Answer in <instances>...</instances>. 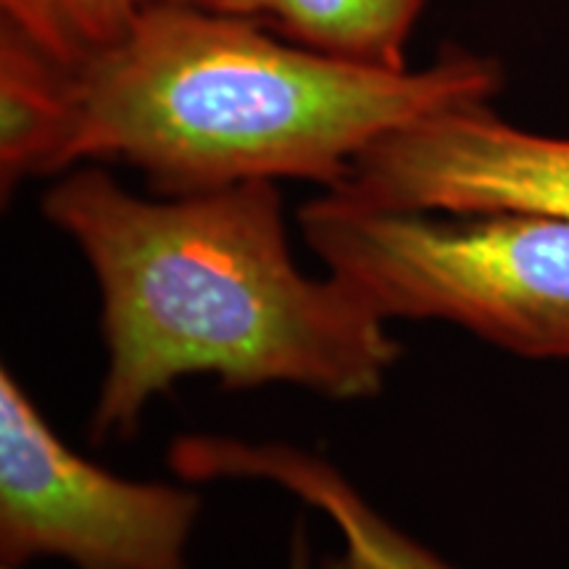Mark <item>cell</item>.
Instances as JSON below:
<instances>
[{
    "label": "cell",
    "instance_id": "1",
    "mask_svg": "<svg viewBox=\"0 0 569 569\" xmlns=\"http://www.w3.org/2000/svg\"><path fill=\"white\" fill-rule=\"evenodd\" d=\"M42 213L80 246L101 290L109 367L92 440L132 436L148 401L188 375L351 401L386 386L401 356L388 319L351 288L298 269L274 182L140 198L77 169Z\"/></svg>",
    "mask_w": 569,
    "mask_h": 569
},
{
    "label": "cell",
    "instance_id": "2",
    "mask_svg": "<svg viewBox=\"0 0 569 569\" xmlns=\"http://www.w3.org/2000/svg\"><path fill=\"white\" fill-rule=\"evenodd\" d=\"M498 88V63L465 51L382 69L148 0L117 46L74 69L69 167L130 163L159 196L256 180L336 190L388 132Z\"/></svg>",
    "mask_w": 569,
    "mask_h": 569
},
{
    "label": "cell",
    "instance_id": "3",
    "mask_svg": "<svg viewBox=\"0 0 569 569\" xmlns=\"http://www.w3.org/2000/svg\"><path fill=\"white\" fill-rule=\"evenodd\" d=\"M298 227L382 319H440L528 359H569V219L382 209L327 190Z\"/></svg>",
    "mask_w": 569,
    "mask_h": 569
},
{
    "label": "cell",
    "instance_id": "4",
    "mask_svg": "<svg viewBox=\"0 0 569 569\" xmlns=\"http://www.w3.org/2000/svg\"><path fill=\"white\" fill-rule=\"evenodd\" d=\"M201 498L134 482L63 443L9 369H0V557L80 569H188Z\"/></svg>",
    "mask_w": 569,
    "mask_h": 569
},
{
    "label": "cell",
    "instance_id": "5",
    "mask_svg": "<svg viewBox=\"0 0 569 569\" xmlns=\"http://www.w3.org/2000/svg\"><path fill=\"white\" fill-rule=\"evenodd\" d=\"M409 211H532L569 219V138L528 132L469 101L388 132L336 188Z\"/></svg>",
    "mask_w": 569,
    "mask_h": 569
},
{
    "label": "cell",
    "instance_id": "6",
    "mask_svg": "<svg viewBox=\"0 0 569 569\" xmlns=\"http://www.w3.org/2000/svg\"><path fill=\"white\" fill-rule=\"evenodd\" d=\"M182 480H267L336 522L340 557L325 569H457L377 511L351 480L317 453L288 443H251L222 436H184L169 448Z\"/></svg>",
    "mask_w": 569,
    "mask_h": 569
},
{
    "label": "cell",
    "instance_id": "7",
    "mask_svg": "<svg viewBox=\"0 0 569 569\" xmlns=\"http://www.w3.org/2000/svg\"><path fill=\"white\" fill-rule=\"evenodd\" d=\"M74 69L0 21V180L3 193L27 177L69 169Z\"/></svg>",
    "mask_w": 569,
    "mask_h": 569
},
{
    "label": "cell",
    "instance_id": "8",
    "mask_svg": "<svg viewBox=\"0 0 569 569\" xmlns=\"http://www.w3.org/2000/svg\"><path fill=\"white\" fill-rule=\"evenodd\" d=\"M425 0H267L288 40L336 59L407 69L403 46Z\"/></svg>",
    "mask_w": 569,
    "mask_h": 569
},
{
    "label": "cell",
    "instance_id": "9",
    "mask_svg": "<svg viewBox=\"0 0 569 569\" xmlns=\"http://www.w3.org/2000/svg\"><path fill=\"white\" fill-rule=\"evenodd\" d=\"M148 0H0L6 24L67 63L82 67L124 38Z\"/></svg>",
    "mask_w": 569,
    "mask_h": 569
},
{
    "label": "cell",
    "instance_id": "10",
    "mask_svg": "<svg viewBox=\"0 0 569 569\" xmlns=\"http://www.w3.org/2000/svg\"><path fill=\"white\" fill-rule=\"evenodd\" d=\"M156 3L182 6V9H196L206 13H222V17H264L267 0H156Z\"/></svg>",
    "mask_w": 569,
    "mask_h": 569
},
{
    "label": "cell",
    "instance_id": "11",
    "mask_svg": "<svg viewBox=\"0 0 569 569\" xmlns=\"http://www.w3.org/2000/svg\"><path fill=\"white\" fill-rule=\"evenodd\" d=\"M9 569V567H6ZM290 569H309V551H306L303 532H298L293 540V557H290Z\"/></svg>",
    "mask_w": 569,
    "mask_h": 569
}]
</instances>
